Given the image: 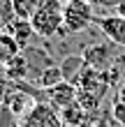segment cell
<instances>
[{
  "label": "cell",
  "instance_id": "11",
  "mask_svg": "<svg viewBox=\"0 0 125 127\" xmlns=\"http://www.w3.org/2000/svg\"><path fill=\"white\" fill-rule=\"evenodd\" d=\"M7 76L9 79H28V60H26V56H23V51L16 56V58H12L9 63H7Z\"/></svg>",
  "mask_w": 125,
  "mask_h": 127
},
{
  "label": "cell",
  "instance_id": "1",
  "mask_svg": "<svg viewBox=\"0 0 125 127\" xmlns=\"http://www.w3.org/2000/svg\"><path fill=\"white\" fill-rule=\"evenodd\" d=\"M30 26L37 37L51 39L56 35H63V2L60 0H44L40 9L30 16Z\"/></svg>",
  "mask_w": 125,
  "mask_h": 127
},
{
  "label": "cell",
  "instance_id": "6",
  "mask_svg": "<svg viewBox=\"0 0 125 127\" xmlns=\"http://www.w3.org/2000/svg\"><path fill=\"white\" fill-rule=\"evenodd\" d=\"M0 106H2V109H7L12 116L21 118V116H23L28 109L33 106V104H30V97H28L26 93L9 90V93H5V99H2V104H0Z\"/></svg>",
  "mask_w": 125,
  "mask_h": 127
},
{
  "label": "cell",
  "instance_id": "16",
  "mask_svg": "<svg viewBox=\"0 0 125 127\" xmlns=\"http://www.w3.org/2000/svg\"><path fill=\"white\" fill-rule=\"evenodd\" d=\"M118 99L125 104V79H123L121 83H118Z\"/></svg>",
  "mask_w": 125,
  "mask_h": 127
},
{
  "label": "cell",
  "instance_id": "7",
  "mask_svg": "<svg viewBox=\"0 0 125 127\" xmlns=\"http://www.w3.org/2000/svg\"><path fill=\"white\" fill-rule=\"evenodd\" d=\"M5 32H9L14 39L19 42V46H21V49H26V46H28V42H30V37L35 35L33 26H30V19H16V21H14V23L7 28Z\"/></svg>",
  "mask_w": 125,
  "mask_h": 127
},
{
  "label": "cell",
  "instance_id": "10",
  "mask_svg": "<svg viewBox=\"0 0 125 127\" xmlns=\"http://www.w3.org/2000/svg\"><path fill=\"white\" fill-rule=\"evenodd\" d=\"M86 116H88V111H86L79 102H74L72 106H67V109H63V111H60L63 123H70V125H74V127H83Z\"/></svg>",
  "mask_w": 125,
  "mask_h": 127
},
{
  "label": "cell",
  "instance_id": "15",
  "mask_svg": "<svg viewBox=\"0 0 125 127\" xmlns=\"http://www.w3.org/2000/svg\"><path fill=\"white\" fill-rule=\"evenodd\" d=\"M90 5H102V7H121L123 0H88Z\"/></svg>",
  "mask_w": 125,
  "mask_h": 127
},
{
  "label": "cell",
  "instance_id": "3",
  "mask_svg": "<svg viewBox=\"0 0 125 127\" xmlns=\"http://www.w3.org/2000/svg\"><path fill=\"white\" fill-rule=\"evenodd\" d=\"M16 127H63V118L53 104L35 102L23 116L19 118Z\"/></svg>",
  "mask_w": 125,
  "mask_h": 127
},
{
  "label": "cell",
  "instance_id": "9",
  "mask_svg": "<svg viewBox=\"0 0 125 127\" xmlns=\"http://www.w3.org/2000/svg\"><path fill=\"white\" fill-rule=\"evenodd\" d=\"M63 81H65V74H63V69H60V65H51V67H46V69L40 74V79L35 81V83L42 86L44 90H49V88L63 83Z\"/></svg>",
  "mask_w": 125,
  "mask_h": 127
},
{
  "label": "cell",
  "instance_id": "14",
  "mask_svg": "<svg viewBox=\"0 0 125 127\" xmlns=\"http://www.w3.org/2000/svg\"><path fill=\"white\" fill-rule=\"evenodd\" d=\"M111 116H114L116 120H118V123L125 127V104H123L121 99H116V102H114V106H111Z\"/></svg>",
  "mask_w": 125,
  "mask_h": 127
},
{
  "label": "cell",
  "instance_id": "8",
  "mask_svg": "<svg viewBox=\"0 0 125 127\" xmlns=\"http://www.w3.org/2000/svg\"><path fill=\"white\" fill-rule=\"evenodd\" d=\"M21 51H23V49L19 46V42L14 39L9 32H0V63L7 65L12 58H16Z\"/></svg>",
  "mask_w": 125,
  "mask_h": 127
},
{
  "label": "cell",
  "instance_id": "13",
  "mask_svg": "<svg viewBox=\"0 0 125 127\" xmlns=\"http://www.w3.org/2000/svg\"><path fill=\"white\" fill-rule=\"evenodd\" d=\"M12 2H14V9H16L19 19H30L33 14L40 9V5L44 0H12Z\"/></svg>",
  "mask_w": 125,
  "mask_h": 127
},
{
  "label": "cell",
  "instance_id": "12",
  "mask_svg": "<svg viewBox=\"0 0 125 127\" xmlns=\"http://www.w3.org/2000/svg\"><path fill=\"white\" fill-rule=\"evenodd\" d=\"M16 9H14L12 0H0V32H5L14 21H16Z\"/></svg>",
  "mask_w": 125,
  "mask_h": 127
},
{
  "label": "cell",
  "instance_id": "2",
  "mask_svg": "<svg viewBox=\"0 0 125 127\" xmlns=\"http://www.w3.org/2000/svg\"><path fill=\"white\" fill-rule=\"evenodd\" d=\"M95 21L93 5L83 0H65L63 5V28L65 32H81Z\"/></svg>",
  "mask_w": 125,
  "mask_h": 127
},
{
  "label": "cell",
  "instance_id": "4",
  "mask_svg": "<svg viewBox=\"0 0 125 127\" xmlns=\"http://www.w3.org/2000/svg\"><path fill=\"white\" fill-rule=\"evenodd\" d=\"M93 23H97V28L109 42H114L116 46H125V16L116 14V16H95Z\"/></svg>",
  "mask_w": 125,
  "mask_h": 127
},
{
  "label": "cell",
  "instance_id": "5",
  "mask_svg": "<svg viewBox=\"0 0 125 127\" xmlns=\"http://www.w3.org/2000/svg\"><path fill=\"white\" fill-rule=\"evenodd\" d=\"M46 95H49V104H53L58 111H63V109L72 106L74 102H79V90H77L74 83H70V81H63V83L49 88Z\"/></svg>",
  "mask_w": 125,
  "mask_h": 127
}]
</instances>
